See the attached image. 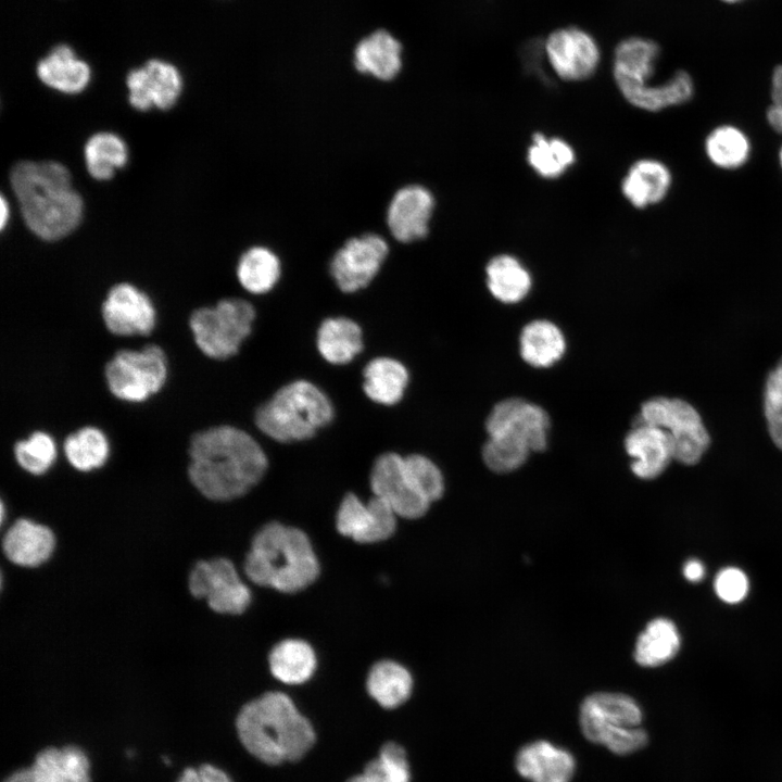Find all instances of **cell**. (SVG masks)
I'll return each mask as SVG.
<instances>
[{
    "mask_svg": "<svg viewBox=\"0 0 782 782\" xmlns=\"http://www.w3.org/2000/svg\"><path fill=\"white\" fill-rule=\"evenodd\" d=\"M188 456L190 482L204 497L217 502L248 493L268 466L260 444L248 432L228 425L194 432Z\"/></svg>",
    "mask_w": 782,
    "mask_h": 782,
    "instance_id": "1",
    "label": "cell"
},
{
    "mask_svg": "<svg viewBox=\"0 0 782 782\" xmlns=\"http://www.w3.org/2000/svg\"><path fill=\"white\" fill-rule=\"evenodd\" d=\"M10 181L26 226L39 238L61 239L80 223L83 199L63 164L21 161L12 167Z\"/></svg>",
    "mask_w": 782,
    "mask_h": 782,
    "instance_id": "2",
    "label": "cell"
},
{
    "mask_svg": "<svg viewBox=\"0 0 782 782\" xmlns=\"http://www.w3.org/2000/svg\"><path fill=\"white\" fill-rule=\"evenodd\" d=\"M243 747L267 765L301 759L314 745L316 734L310 720L281 692H267L247 703L236 719Z\"/></svg>",
    "mask_w": 782,
    "mask_h": 782,
    "instance_id": "3",
    "label": "cell"
},
{
    "mask_svg": "<svg viewBox=\"0 0 782 782\" xmlns=\"http://www.w3.org/2000/svg\"><path fill=\"white\" fill-rule=\"evenodd\" d=\"M244 572L257 585L294 593L317 579L319 563L302 530L269 522L254 535L244 559Z\"/></svg>",
    "mask_w": 782,
    "mask_h": 782,
    "instance_id": "4",
    "label": "cell"
},
{
    "mask_svg": "<svg viewBox=\"0 0 782 782\" xmlns=\"http://www.w3.org/2000/svg\"><path fill=\"white\" fill-rule=\"evenodd\" d=\"M333 418L328 396L315 384L297 380L280 388L255 413L257 428L278 442L312 438Z\"/></svg>",
    "mask_w": 782,
    "mask_h": 782,
    "instance_id": "5",
    "label": "cell"
},
{
    "mask_svg": "<svg viewBox=\"0 0 782 782\" xmlns=\"http://www.w3.org/2000/svg\"><path fill=\"white\" fill-rule=\"evenodd\" d=\"M642 709L629 695L598 692L586 696L580 706L579 722L583 735L616 755L642 749L648 735L640 727Z\"/></svg>",
    "mask_w": 782,
    "mask_h": 782,
    "instance_id": "6",
    "label": "cell"
},
{
    "mask_svg": "<svg viewBox=\"0 0 782 782\" xmlns=\"http://www.w3.org/2000/svg\"><path fill=\"white\" fill-rule=\"evenodd\" d=\"M253 305L240 298H226L214 306L192 311L188 325L197 348L207 357L223 361L236 355L252 331Z\"/></svg>",
    "mask_w": 782,
    "mask_h": 782,
    "instance_id": "7",
    "label": "cell"
},
{
    "mask_svg": "<svg viewBox=\"0 0 782 782\" xmlns=\"http://www.w3.org/2000/svg\"><path fill=\"white\" fill-rule=\"evenodd\" d=\"M167 374L166 354L153 343L140 350L121 349L104 366L110 393L130 403L144 402L157 393L164 387Z\"/></svg>",
    "mask_w": 782,
    "mask_h": 782,
    "instance_id": "8",
    "label": "cell"
},
{
    "mask_svg": "<svg viewBox=\"0 0 782 782\" xmlns=\"http://www.w3.org/2000/svg\"><path fill=\"white\" fill-rule=\"evenodd\" d=\"M640 421L665 429L671 439L673 458L684 465L698 463L710 444L701 415L681 399L647 400L641 407Z\"/></svg>",
    "mask_w": 782,
    "mask_h": 782,
    "instance_id": "9",
    "label": "cell"
},
{
    "mask_svg": "<svg viewBox=\"0 0 782 782\" xmlns=\"http://www.w3.org/2000/svg\"><path fill=\"white\" fill-rule=\"evenodd\" d=\"M190 593L206 600L218 614H242L251 603L250 589L240 579L235 565L227 558L217 557L198 562L188 578Z\"/></svg>",
    "mask_w": 782,
    "mask_h": 782,
    "instance_id": "10",
    "label": "cell"
},
{
    "mask_svg": "<svg viewBox=\"0 0 782 782\" xmlns=\"http://www.w3.org/2000/svg\"><path fill=\"white\" fill-rule=\"evenodd\" d=\"M388 254V242L378 234L352 237L332 255L330 275L341 291L356 292L373 281Z\"/></svg>",
    "mask_w": 782,
    "mask_h": 782,
    "instance_id": "11",
    "label": "cell"
},
{
    "mask_svg": "<svg viewBox=\"0 0 782 782\" xmlns=\"http://www.w3.org/2000/svg\"><path fill=\"white\" fill-rule=\"evenodd\" d=\"M106 330L117 337L149 336L156 325V310L150 297L129 282L111 287L101 305Z\"/></svg>",
    "mask_w": 782,
    "mask_h": 782,
    "instance_id": "12",
    "label": "cell"
},
{
    "mask_svg": "<svg viewBox=\"0 0 782 782\" xmlns=\"http://www.w3.org/2000/svg\"><path fill=\"white\" fill-rule=\"evenodd\" d=\"M544 50L552 70L566 81L590 78L600 64L601 53L596 41L578 27L552 31L546 38Z\"/></svg>",
    "mask_w": 782,
    "mask_h": 782,
    "instance_id": "13",
    "label": "cell"
},
{
    "mask_svg": "<svg viewBox=\"0 0 782 782\" xmlns=\"http://www.w3.org/2000/svg\"><path fill=\"white\" fill-rule=\"evenodd\" d=\"M660 47L653 39L633 36L620 41L614 52L613 75L618 90L633 105L656 72Z\"/></svg>",
    "mask_w": 782,
    "mask_h": 782,
    "instance_id": "14",
    "label": "cell"
},
{
    "mask_svg": "<svg viewBox=\"0 0 782 782\" xmlns=\"http://www.w3.org/2000/svg\"><path fill=\"white\" fill-rule=\"evenodd\" d=\"M398 515L382 499L373 496L363 503L348 493L337 512V530L358 543H377L389 539L396 528Z\"/></svg>",
    "mask_w": 782,
    "mask_h": 782,
    "instance_id": "15",
    "label": "cell"
},
{
    "mask_svg": "<svg viewBox=\"0 0 782 782\" xmlns=\"http://www.w3.org/2000/svg\"><path fill=\"white\" fill-rule=\"evenodd\" d=\"M370 488L375 496L386 501L403 518H419L431 505L414 489L405 472L404 457L396 453H384L375 461Z\"/></svg>",
    "mask_w": 782,
    "mask_h": 782,
    "instance_id": "16",
    "label": "cell"
},
{
    "mask_svg": "<svg viewBox=\"0 0 782 782\" xmlns=\"http://www.w3.org/2000/svg\"><path fill=\"white\" fill-rule=\"evenodd\" d=\"M434 207L436 200L428 188L418 184L403 186L388 204L387 227L399 242L419 241L429 234Z\"/></svg>",
    "mask_w": 782,
    "mask_h": 782,
    "instance_id": "17",
    "label": "cell"
},
{
    "mask_svg": "<svg viewBox=\"0 0 782 782\" xmlns=\"http://www.w3.org/2000/svg\"><path fill=\"white\" fill-rule=\"evenodd\" d=\"M550 418L539 405L524 399L502 400L490 412L485 429L489 436L508 433L525 441L532 452L547 444Z\"/></svg>",
    "mask_w": 782,
    "mask_h": 782,
    "instance_id": "18",
    "label": "cell"
},
{
    "mask_svg": "<svg viewBox=\"0 0 782 782\" xmlns=\"http://www.w3.org/2000/svg\"><path fill=\"white\" fill-rule=\"evenodd\" d=\"M131 106L147 111L172 108L180 96L182 81L179 72L169 63L151 60L140 68L131 70L126 78Z\"/></svg>",
    "mask_w": 782,
    "mask_h": 782,
    "instance_id": "19",
    "label": "cell"
},
{
    "mask_svg": "<svg viewBox=\"0 0 782 782\" xmlns=\"http://www.w3.org/2000/svg\"><path fill=\"white\" fill-rule=\"evenodd\" d=\"M625 447L632 457V472L641 479L657 478L673 458L669 433L665 429L642 422L627 434Z\"/></svg>",
    "mask_w": 782,
    "mask_h": 782,
    "instance_id": "20",
    "label": "cell"
},
{
    "mask_svg": "<svg viewBox=\"0 0 782 782\" xmlns=\"http://www.w3.org/2000/svg\"><path fill=\"white\" fill-rule=\"evenodd\" d=\"M515 767L517 772L530 782H570L576 761L567 749L539 740L519 749Z\"/></svg>",
    "mask_w": 782,
    "mask_h": 782,
    "instance_id": "21",
    "label": "cell"
},
{
    "mask_svg": "<svg viewBox=\"0 0 782 782\" xmlns=\"http://www.w3.org/2000/svg\"><path fill=\"white\" fill-rule=\"evenodd\" d=\"M55 547L50 528L27 518L14 521L2 539L7 558L22 567H37L46 563Z\"/></svg>",
    "mask_w": 782,
    "mask_h": 782,
    "instance_id": "22",
    "label": "cell"
},
{
    "mask_svg": "<svg viewBox=\"0 0 782 782\" xmlns=\"http://www.w3.org/2000/svg\"><path fill=\"white\" fill-rule=\"evenodd\" d=\"M670 185L671 174L665 164L642 159L628 169L621 181V192L632 206L644 209L664 200Z\"/></svg>",
    "mask_w": 782,
    "mask_h": 782,
    "instance_id": "23",
    "label": "cell"
},
{
    "mask_svg": "<svg viewBox=\"0 0 782 782\" xmlns=\"http://www.w3.org/2000/svg\"><path fill=\"white\" fill-rule=\"evenodd\" d=\"M30 767L47 782H91L89 758L76 745L47 747L36 755Z\"/></svg>",
    "mask_w": 782,
    "mask_h": 782,
    "instance_id": "24",
    "label": "cell"
},
{
    "mask_svg": "<svg viewBox=\"0 0 782 782\" xmlns=\"http://www.w3.org/2000/svg\"><path fill=\"white\" fill-rule=\"evenodd\" d=\"M487 287L500 302L514 304L524 300L531 290L532 278L527 267L514 255L493 256L485 266Z\"/></svg>",
    "mask_w": 782,
    "mask_h": 782,
    "instance_id": "25",
    "label": "cell"
},
{
    "mask_svg": "<svg viewBox=\"0 0 782 782\" xmlns=\"http://www.w3.org/2000/svg\"><path fill=\"white\" fill-rule=\"evenodd\" d=\"M354 65L363 74L391 80L401 70V45L389 33L378 30L357 45Z\"/></svg>",
    "mask_w": 782,
    "mask_h": 782,
    "instance_id": "26",
    "label": "cell"
},
{
    "mask_svg": "<svg viewBox=\"0 0 782 782\" xmlns=\"http://www.w3.org/2000/svg\"><path fill=\"white\" fill-rule=\"evenodd\" d=\"M37 75L47 86L64 93H78L90 79L89 66L75 58L73 50L61 45L37 65Z\"/></svg>",
    "mask_w": 782,
    "mask_h": 782,
    "instance_id": "27",
    "label": "cell"
},
{
    "mask_svg": "<svg viewBox=\"0 0 782 782\" xmlns=\"http://www.w3.org/2000/svg\"><path fill=\"white\" fill-rule=\"evenodd\" d=\"M316 344L327 362L346 364L363 350L362 329L346 317L327 318L317 331Z\"/></svg>",
    "mask_w": 782,
    "mask_h": 782,
    "instance_id": "28",
    "label": "cell"
},
{
    "mask_svg": "<svg viewBox=\"0 0 782 782\" xmlns=\"http://www.w3.org/2000/svg\"><path fill=\"white\" fill-rule=\"evenodd\" d=\"M680 643L676 625L664 617L655 618L638 636L634 659L642 667H659L678 654Z\"/></svg>",
    "mask_w": 782,
    "mask_h": 782,
    "instance_id": "29",
    "label": "cell"
},
{
    "mask_svg": "<svg viewBox=\"0 0 782 782\" xmlns=\"http://www.w3.org/2000/svg\"><path fill=\"white\" fill-rule=\"evenodd\" d=\"M273 676L282 683L295 685L306 682L316 668V655L305 641L287 639L277 643L269 654Z\"/></svg>",
    "mask_w": 782,
    "mask_h": 782,
    "instance_id": "30",
    "label": "cell"
},
{
    "mask_svg": "<svg viewBox=\"0 0 782 782\" xmlns=\"http://www.w3.org/2000/svg\"><path fill=\"white\" fill-rule=\"evenodd\" d=\"M565 350L563 332L548 320H533L521 330V357L531 366L548 367L562 358Z\"/></svg>",
    "mask_w": 782,
    "mask_h": 782,
    "instance_id": "31",
    "label": "cell"
},
{
    "mask_svg": "<svg viewBox=\"0 0 782 782\" xmlns=\"http://www.w3.org/2000/svg\"><path fill=\"white\" fill-rule=\"evenodd\" d=\"M363 376L366 395L383 405L398 403L408 382V371L405 366L391 357L374 358L366 365Z\"/></svg>",
    "mask_w": 782,
    "mask_h": 782,
    "instance_id": "32",
    "label": "cell"
},
{
    "mask_svg": "<svg viewBox=\"0 0 782 782\" xmlns=\"http://www.w3.org/2000/svg\"><path fill=\"white\" fill-rule=\"evenodd\" d=\"M366 688L381 707L393 709L409 698L413 679L409 671L399 663L381 660L371 667Z\"/></svg>",
    "mask_w": 782,
    "mask_h": 782,
    "instance_id": "33",
    "label": "cell"
},
{
    "mask_svg": "<svg viewBox=\"0 0 782 782\" xmlns=\"http://www.w3.org/2000/svg\"><path fill=\"white\" fill-rule=\"evenodd\" d=\"M236 274L239 283L248 292L264 294L278 282L281 263L278 255L268 247L253 245L241 254Z\"/></svg>",
    "mask_w": 782,
    "mask_h": 782,
    "instance_id": "34",
    "label": "cell"
},
{
    "mask_svg": "<svg viewBox=\"0 0 782 782\" xmlns=\"http://www.w3.org/2000/svg\"><path fill=\"white\" fill-rule=\"evenodd\" d=\"M63 453L76 470L88 472L101 468L110 456V442L96 426H84L71 432L63 441Z\"/></svg>",
    "mask_w": 782,
    "mask_h": 782,
    "instance_id": "35",
    "label": "cell"
},
{
    "mask_svg": "<svg viewBox=\"0 0 782 782\" xmlns=\"http://www.w3.org/2000/svg\"><path fill=\"white\" fill-rule=\"evenodd\" d=\"M527 161L542 178L555 179L575 164L576 153L566 140L534 133L527 150Z\"/></svg>",
    "mask_w": 782,
    "mask_h": 782,
    "instance_id": "36",
    "label": "cell"
},
{
    "mask_svg": "<svg viewBox=\"0 0 782 782\" xmlns=\"http://www.w3.org/2000/svg\"><path fill=\"white\" fill-rule=\"evenodd\" d=\"M84 156L90 176L97 180H108L127 163L128 150L119 136L100 131L87 140Z\"/></svg>",
    "mask_w": 782,
    "mask_h": 782,
    "instance_id": "37",
    "label": "cell"
},
{
    "mask_svg": "<svg viewBox=\"0 0 782 782\" xmlns=\"http://www.w3.org/2000/svg\"><path fill=\"white\" fill-rule=\"evenodd\" d=\"M348 782H411L407 755L403 746L387 742L376 758L368 761L363 771Z\"/></svg>",
    "mask_w": 782,
    "mask_h": 782,
    "instance_id": "38",
    "label": "cell"
},
{
    "mask_svg": "<svg viewBox=\"0 0 782 782\" xmlns=\"http://www.w3.org/2000/svg\"><path fill=\"white\" fill-rule=\"evenodd\" d=\"M706 153L710 161L722 168H736L743 165L749 155V142L746 136L735 127L720 126L706 139Z\"/></svg>",
    "mask_w": 782,
    "mask_h": 782,
    "instance_id": "39",
    "label": "cell"
},
{
    "mask_svg": "<svg viewBox=\"0 0 782 782\" xmlns=\"http://www.w3.org/2000/svg\"><path fill=\"white\" fill-rule=\"evenodd\" d=\"M13 456L23 470L40 476L54 464L58 449L54 439L48 432L36 430L27 439L14 443Z\"/></svg>",
    "mask_w": 782,
    "mask_h": 782,
    "instance_id": "40",
    "label": "cell"
},
{
    "mask_svg": "<svg viewBox=\"0 0 782 782\" xmlns=\"http://www.w3.org/2000/svg\"><path fill=\"white\" fill-rule=\"evenodd\" d=\"M530 452L532 451L521 439L500 433L489 436L482 447V459L492 471L506 474L521 467Z\"/></svg>",
    "mask_w": 782,
    "mask_h": 782,
    "instance_id": "41",
    "label": "cell"
},
{
    "mask_svg": "<svg viewBox=\"0 0 782 782\" xmlns=\"http://www.w3.org/2000/svg\"><path fill=\"white\" fill-rule=\"evenodd\" d=\"M404 468L414 489L430 504L443 495L442 472L428 457L420 454L405 456Z\"/></svg>",
    "mask_w": 782,
    "mask_h": 782,
    "instance_id": "42",
    "label": "cell"
},
{
    "mask_svg": "<svg viewBox=\"0 0 782 782\" xmlns=\"http://www.w3.org/2000/svg\"><path fill=\"white\" fill-rule=\"evenodd\" d=\"M764 407L769 434L782 450V358L767 377Z\"/></svg>",
    "mask_w": 782,
    "mask_h": 782,
    "instance_id": "43",
    "label": "cell"
},
{
    "mask_svg": "<svg viewBox=\"0 0 782 782\" xmlns=\"http://www.w3.org/2000/svg\"><path fill=\"white\" fill-rule=\"evenodd\" d=\"M717 596L728 604L742 602L748 593V578L743 570L736 567L721 569L714 583Z\"/></svg>",
    "mask_w": 782,
    "mask_h": 782,
    "instance_id": "44",
    "label": "cell"
},
{
    "mask_svg": "<svg viewBox=\"0 0 782 782\" xmlns=\"http://www.w3.org/2000/svg\"><path fill=\"white\" fill-rule=\"evenodd\" d=\"M177 782H234L220 768L204 764L197 768H186Z\"/></svg>",
    "mask_w": 782,
    "mask_h": 782,
    "instance_id": "45",
    "label": "cell"
},
{
    "mask_svg": "<svg viewBox=\"0 0 782 782\" xmlns=\"http://www.w3.org/2000/svg\"><path fill=\"white\" fill-rule=\"evenodd\" d=\"M772 105L782 109V64L777 65L771 75Z\"/></svg>",
    "mask_w": 782,
    "mask_h": 782,
    "instance_id": "46",
    "label": "cell"
},
{
    "mask_svg": "<svg viewBox=\"0 0 782 782\" xmlns=\"http://www.w3.org/2000/svg\"><path fill=\"white\" fill-rule=\"evenodd\" d=\"M683 576L690 582H699L705 576V567L698 559H689L683 566Z\"/></svg>",
    "mask_w": 782,
    "mask_h": 782,
    "instance_id": "47",
    "label": "cell"
},
{
    "mask_svg": "<svg viewBox=\"0 0 782 782\" xmlns=\"http://www.w3.org/2000/svg\"><path fill=\"white\" fill-rule=\"evenodd\" d=\"M3 782H47L38 778L31 767L18 769L9 774Z\"/></svg>",
    "mask_w": 782,
    "mask_h": 782,
    "instance_id": "48",
    "label": "cell"
},
{
    "mask_svg": "<svg viewBox=\"0 0 782 782\" xmlns=\"http://www.w3.org/2000/svg\"><path fill=\"white\" fill-rule=\"evenodd\" d=\"M767 121L769 125L777 131L782 134V109L770 105L767 110Z\"/></svg>",
    "mask_w": 782,
    "mask_h": 782,
    "instance_id": "49",
    "label": "cell"
},
{
    "mask_svg": "<svg viewBox=\"0 0 782 782\" xmlns=\"http://www.w3.org/2000/svg\"><path fill=\"white\" fill-rule=\"evenodd\" d=\"M1 228H3L7 224L8 217H9V207L5 199L1 198Z\"/></svg>",
    "mask_w": 782,
    "mask_h": 782,
    "instance_id": "50",
    "label": "cell"
},
{
    "mask_svg": "<svg viewBox=\"0 0 782 782\" xmlns=\"http://www.w3.org/2000/svg\"><path fill=\"white\" fill-rule=\"evenodd\" d=\"M719 1H721L726 4H729V5H733V4L745 2L747 0H719Z\"/></svg>",
    "mask_w": 782,
    "mask_h": 782,
    "instance_id": "51",
    "label": "cell"
},
{
    "mask_svg": "<svg viewBox=\"0 0 782 782\" xmlns=\"http://www.w3.org/2000/svg\"><path fill=\"white\" fill-rule=\"evenodd\" d=\"M780 161H781V165H782V149H781V152H780Z\"/></svg>",
    "mask_w": 782,
    "mask_h": 782,
    "instance_id": "52",
    "label": "cell"
}]
</instances>
